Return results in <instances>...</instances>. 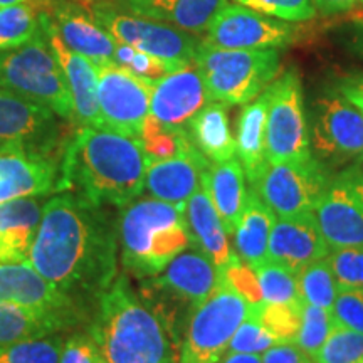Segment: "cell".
<instances>
[{
  "mask_svg": "<svg viewBox=\"0 0 363 363\" xmlns=\"http://www.w3.org/2000/svg\"><path fill=\"white\" fill-rule=\"evenodd\" d=\"M254 269L259 278L264 303H284V305L294 306L305 305L299 293L298 274H294L291 269L269 259Z\"/></svg>",
  "mask_w": 363,
  "mask_h": 363,
  "instance_id": "34",
  "label": "cell"
},
{
  "mask_svg": "<svg viewBox=\"0 0 363 363\" xmlns=\"http://www.w3.org/2000/svg\"><path fill=\"white\" fill-rule=\"evenodd\" d=\"M59 142L56 115L0 89V148H22L52 157Z\"/></svg>",
  "mask_w": 363,
  "mask_h": 363,
  "instance_id": "16",
  "label": "cell"
},
{
  "mask_svg": "<svg viewBox=\"0 0 363 363\" xmlns=\"http://www.w3.org/2000/svg\"><path fill=\"white\" fill-rule=\"evenodd\" d=\"M299 293L303 303L333 310L338 294V284L328 262V257L318 259L298 272Z\"/></svg>",
  "mask_w": 363,
  "mask_h": 363,
  "instance_id": "33",
  "label": "cell"
},
{
  "mask_svg": "<svg viewBox=\"0 0 363 363\" xmlns=\"http://www.w3.org/2000/svg\"><path fill=\"white\" fill-rule=\"evenodd\" d=\"M40 26L54 56L57 57L61 69L65 72L67 89H69L72 106H74V121L83 126L106 128L103 123L101 111H99L96 65L91 62L88 57L71 51L59 38L52 22H49L45 17H40Z\"/></svg>",
  "mask_w": 363,
  "mask_h": 363,
  "instance_id": "20",
  "label": "cell"
},
{
  "mask_svg": "<svg viewBox=\"0 0 363 363\" xmlns=\"http://www.w3.org/2000/svg\"><path fill=\"white\" fill-rule=\"evenodd\" d=\"M211 101L195 65L170 72L153 84L148 118L169 131H187L190 120Z\"/></svg>",
  "mask_w": 363,
  "mask_h": 363,
  "instance_id": "18",
  "label": "cell"
},
{
  "mask_svg": "<svg viewBox=\"0 0 363 363\" xmlns=\"http://www.w3.org/2000/svg\"><path fill=\"white\" fill-rule=\"evenodd\" d=\"M40 17L29 4L0 7V52L16 49L40 34Z\"/></svg>",
  "mask_w": 363,
  "mask_h": 363,
  "instance_id": "32",
  "label": "cell"
},
{
  "mask_svg": "<svg viewBox=\"0 0 363 363\" xmlns=\"http://www.w3.org/2000/svg\"><path fill=\"white\" fill-rule=\"evenodd\" d=\"M266 162H299L313 157L305 115V94L296 69L267 86Z\"/></svg>",
  "mask_w": 363,
  "mask_h": 363,
  "instance_id": "8",
  "label": "cell"
},
{
  "mask_svg": "<svg viewBox=\"0 0 363 363\" xmlns=\"http://www.w3.org/2000/svg\"><path fill=\"white\" fill-rule=\"evenodd\" d=\"M262 363H315L298 345L279 343L262 353Z\"/></svg>",
  "mask_w": 363,
  "mask_h": 363,
  "instance_id": "46",
  "label": "cell"
},
{
  "mask_svg": "<svg viewBox=\"0 0 363 363\" xmlns=\"http://www.w3.org/2000/svg\"><path fill=\"white\" fill-rule=\"evenodd\" d=\"M330 179L331 172L315 157L299 162H266L251 189L276 217H291L315 212Z\"/></svg>",
  "mask_w": 363,
  "mask_h": 363,
  "instance_id": "11",
  "label": "cell"
},
{
  "mask_svg": "<svg viewBox=\"0 0 363 363\" xmlns=\"http://www.w3.org/2000/svg\"><path fill=\"white\" fill-rule=\"evenodd\" d=\"M256 308L219 284L214 293L189 318L185 337L180 342L179 363H217L229 348L235 330Z\"/></svg>",
  "mask_w": 363,
  "mask_h": 363,
  "instance_id": "7",
  "label": "cell"
},
{
  "mask_svg": "<svg viewBox=\"0 0 363 363\" xmlns=\"http://www.w3.org/2000/svg\"><path fill=\"white\" fill-rule=\"evenodd\" d=\"M121 264L140 279L160 274L192 246L185 208L158 199L133 201L118 216Z\"/></svg>",
  "mask_w": 363,
  "mask_h": 363,
  "instance_id": "4",
  "label": "cell"
},
{
  "mask_svg": "<svg viewBox=\"0 0 363 363\" xmlns=\"http://www.w3.org/2000/svg\"><path fill=\"white\" fill-rule=\"evenodd\" d=\"M220 283L229 286L233 291H235L239 296H242L249 305L254 308H259L264 303L262 298V289L259 284V278H257L256 269L246 264L244 261L234 257L229 264L222 267L219 271Z\"/></svg>",
  "mask_w": 363,
  "mask_h": 363,
  "instance_id": "40",
  "label": "cell"
},
{
  "mask_svg": "<svg viewBox=\"0 0 363 363\" xmlns=\"http://www.w3.org/2000/svg\"><path fill=\"white\" fill-rule=\"evenodd\" d=\"M331 313L337 326L363 333V288H338Z\"/></svg>",
  "mask_w": 363,
  "mask_h": 363,
  "instance_id": "44",
  "label": "cell"
},
{
  "mask_svg": "<svg viewBox=\"0 0 363 363\" xmlns=\"http://www.w3.org/2000/svg\"><path fill=\"white\" fill-rule=\"evenodd\" d=\"M239 6L288 22H306L316 16L313 0H234Z\"/></svg>",
  "mask_w": 363,
  "mask_h": 363,
  "instance_id": "42",
  "label": "cell"
},
{
  "mask_svg": "<svg viewBox=\"0 0 363 363\" xmlns=\"http://www.w3.org/2000/svg\"><path fill=\"white\" fill-rule=\"evenodd\" d=\"M326 257L338 288H363V247L331 249Z\"/></svg>",
  "mask_w": 363,
  "mask_h": 363,
  "instance_id": "43",
  "label": "cell"
},
{
  "mask_svg": "<svg viewBox=\"0 0 363 363\" xmlns=\"http://www.w3.org/2000/svg\"><path fill=\"white\" fill-rule=\"evenodd\" d=\"M185 219L189 224L192 247L207 256L217 269L220 271L238 257L229 244V234L202 185L185 203Z\"/></svg>",
  "mask_w": 363,
  "mask_h": 363,
  "instance_id": "25",
  "label": "cell"
},
{
  "mask_svg": "<svg viewBox=\"0 0 363 363\" xmlns=\"http://www.w3.org/2000/svg\"><path fill=\"white\" fill-rule=\"evenodd\" d=\"M266 113L267 91L247 103L238 120L235 155L242 165L249 187L256 184L257 177L266 165Z\"/></svg>",
  "mask_w": 363,
  "mask_h": 363,
  "instance_id": "29",
  "label": "cell"
},
{
  "mask_svg": "<svg viewBox=\"0 0 363 363\" xmlns=\"http://www.w3.org/2000/svg\"><path fill=\"white\" fill-rule=\"evenodd\" d=\"M116 11L160 21L192 34L206 33L229 0H106Z\"/></svg>",
  "mask_w": 363,
  "mask_h": 363,
  "instance_id": "23",
  "label": "cell"
},
{
  "mask_svg": "<svg viewBox=\"0 0 363 363\" xmlns=\"http://www.w3.org/2000/svg\"><path fill=\"white\" fill-rule=\"evenodd\" d=\"M0 89L74 121L65 72L45 35L39 34L24 45L0 52Z\"/></svg>",
  "mask_w": 363,
  "mask_h": 363,
  "instance_id": "6",
  "label": "cell"
},
{
  "mask_svg": "<svg viewBox=\"0 0 363 363\" xmlns=\"http://www.w3.org/2000/svg\"><path fill=\"white\" fill-rule=\"evenodd\" d=\"M330 251L331 247L318 224L315 212L276 217L267 249L269 261L298 274L303 267L328 256Z\"/></svg>",
  "mask_w": 363,
  "mask_h": 363,
  "instance_id": "19",
  "label": "cell"
},
{
  "mask_svg": "<svg viewBox=\"0 0 363 363\" xmlns=\"http://www.w3.org/2000/svg\"><path fill=\"white\" fill-rule=\"evenodd\" d=\"M59 363H108L88 333H74L62 345Z\"/></svg>",
  "mask_w": 363,
  "mask_h": 363,
  "instance_id": "45",
  "label": "cell"
},
{
  "mask_svg": "<svg viewBox=\"0 0 363 363\" xmlns=\"http://www.w3.org/2000/svg\"><path fill=\"white\" fill-rule=\"evenodd\" d=\"M352 51L363 59V17H358L350 24Z\"/></svg>",
  "mask_w": 363,
  "mask_h": 363,
  "instance_id": "49",
  "label": "cell"
},
{
  "mask_svg": "<svg viewBox=\"0 0 363 363\" xmlns=\"http://www.w3.org/2000/svg\"><path fill=\"white\" fill-rule=\"evenodd\" d=\"M315 216L331 249L363 247V169L360 165L347 167L331 175Z\"/></svg>",
  "mask_w": 363,
  "mask_h": 363,
  "instance_id": "12",
  "label": "cell"
},
{
  "mask_svg": "<svg viewBox=\"0 0 363 363\" xmlns=\"http://www.w3.org/2000/svg\"><path fill=\"white\" fill-rule=\"evenodd\" d=\"M65 330L67 326L62 321L12 303H0V345L49 337Z\"/></svg>",
  "mask_w": 363,
  "mask_h": 363,
  "instance_id": "31",
  "label": "cell"
},
{
  "mask_svg": "<svg viewBox=\"0 0 363 363\" xmlns=\"http://www.w3.org/2000/svg\"><path fill=\"white\" fill-rule=\"evenodd\" d=\"M52 26L71 51L88 57L96 66L115 62L116 39L98 24L93 13L78 7H65L57 11Z\"/></svg>",
  "mask_w": 363,
  "mask_h": 363,
  "instance_id": "26",
  "label": "cell"
},
{
  "mask_svg": "<svg viewBox=\"0 0 363 363\" xmlns=\"http://www.w3.org/2000/svg\"><path fill=\"white\" fill-rule=\"evenodd\" d=\"M217 363H262V355H254V353L225 352Z\"/></svg>",
  "mask_w": 363,
  "mask_h": 363,
  "instance_id": "50",
  "label": "cell"
},
{
  "mask_svg": "<svg viewBox=\"0 0 363 363\" xmlns=\"http://www.w3.org/2000/svg\"><path fill=\"white\" fill-rule=\"evenodd\" d=\"M115 65H118L123 69L133 72L138 78L147 79L150 83H157L162 78H165L170 72L182 69V65L177 62L165 61V59L152 56L138 49L131 48V45L118 43L116 51H115Z\"/></svg>",
  "mask_w": 363,
  "mask_h": 363,
  "instance_id": "37",
  "label": "cell"
},
{
  "mask_svg": "<svg viewBox=\"0 0 363 363\" xmlns=\"http://www.w3.org/2000/svg\"><path fill=\"white\" fill-rule=\"evenodd\" d=\"M118 222L72 192L45 201L29 262L72 299L98 298L116 279Z\"/></svg>",
  "mask_w": 363,
  "mask_h": 363,
  "instance_id": "1",
  "label": "cell"
},
{
  "mask_svg": "<svg viewBox=\"0 0 363 363\" xmlns=\"http://www.w3.org/2000/svg\"><path fill=\"white\" fill-rule=\"evenodd\" d=\"M310 147L326 169H337L363 155V115L338 89L316 99L311 113Z\"/></svg>",
  "mask_w": 363,
  "mask_h": 363,
  "instance_id": "9",
  "label": "cell"
},
{
  "mask_svg": "<svg viewBox=\"0 0 363 363\" xmlns=\"http://www.w3.org/2000/svg\"><path fill=\"white\" fill-rule=\"evenodd\" d=\"M91 13L98 24L116 39V43L131 45L138 51L182 66L194 65L201 39L192 33L165 22L116 11L106 0L94 4Z\"/></svg>",
  "mask_w": 363,
  "mask_h": 363,
  "instance_id": "10",
  "label": "cell"
},
{
  "mask_svg": "<svg viewBox=\"0 0 363 363\" xmlns=\"http://www.w3.org/2000/svg\"><path fill=\"white\" fill-rule=\"evenodd\" d=\"M211 162L195 148L190 138L177 155L150 162L145 189L150 197L185 208V203L202 185V174Z\"/></svg>",
  "mask_w": 363,
  "mask_h": 363,
  "instance_id": "21",
  "label": "cell"
},
{
  "mask_svg": "<svg viewBox=\"0 0 363 363\" xmlns=\"http://www.w3.org/2000/svg\"><path fill=\"white\" fill-rule=\"evenodd\" d=\"M0 303L54 318L67 328L79 321L74 299L40 276L30 262H0Z\"/></svg>",
  "mask_w": 363,
  "mask_h": 363,
  "instance_id": "15",
  "label": "cell"
},
{
  "mask_svg": "<svg viewBox=\"0 0 363 363\" xmlns=\"http://www.w3.org/2000/svg\"><path fill=\"white\" fill-rule=\"evenodd\" d=\"M279 345L278 340L271 335V331L261 323L256 311H252L239 328L235 330L233 340H230L227 352L235 353H254V355H262L269 348Z\"/></svg>",
  "mask_w": 363,
  "mask_h": 363,
  "instance_id": "41",
  "label": "cell"
},
{
  "mask_svg": "<svg viewBox=\"0 0 363 363\" xmlns=\"http://www.w3.org/2000/svg\"><path fill=\"white\" fill-rule=\"evenodd\" d=\"M44 203L40 197L0 203V262H29Z\"/></svg>",
  "mask_w": 363,
  "mask_h": 363,
  "instance_id": "24",
  "label": "cell"
},
{
  "mask_svg": "<svg viewBox=\"0 0 363 363\" xmlns=\"http://www.w3.org/2000/svg\"><path fill=\"white\" fill-rule=\"evenodd\" d=\"M337 89L363 115V74L347 76L340 81Z\"/></svg>",
  "mask_w": 363,
  "mask_h": 363,
  "instance_id": "47",
  "label": "cell"
},
{
  "mask_svg": "<svg viewBox=\"0 0 363 363\" xmlns=\"http://www.w3.org/2000/svg\"><path fill=\"white\" fill-rule=\"evenodd\" d=\"M313 4H315L316 11L325 13V16L363 9V0H313Z\"/></svg>",
  "mask_w": 363,
  "mask_h": 363,
  "instance_id": "48",
  "label": "cell"
},
{
  "mask_svg": "<svg viewBox=\"0 0 363 363\" xmlns=\"http://www.w3.org/2000/svg\"><path fill=\"white\" fill-rule=\"evenodd\" d=\"M296 22L276 19L252 9L227 4L206 30V43L222 49H283L296 43Z\"/></svg>",
  "mask_w": 363,
  "mask_h": 363,
  "instance_id": "13",
  "label": "cell"
},
{
  "mask_svg": "<svg viewBox=\"0 0 363 363\" xmlns=\"http://www.w3.org/2000/svg\"><path fill=\"white\" fill-rule=\"evenodd\" d=\"M335 328H337V321L331 310L305 303L301 308V325H299L296 345L315 360L318 352L321 350Z\"/></svg>",
  "mask_w": 363,
  "mask_h": 363,
  "instance_id": "35",
  "label": "cell"
},
{
  "mask_svg": "<svg viewBox=\"0 0 363 363\" xmlns=\"http://www.w3.org/2000/svg\"><path fill=\"white\" fill-rule=\"evenodd\" d=\"M98 67V101L103 123L118 133L140 138L150 115L153 84L115 62Z\"/></svg>",
  "mask_w": 363,
  "mask_h": 363,
  "instance_id": "14",
  "label": "cell"
},
{
  "mask_svg": "<svg viewBox=\"0 0 363 363\" xmlns=\"http://www.w3.org/2000/svg\"><path fill=\"white\" fill-rule=\"evenodd\" d=\"M313 362L363 363V333L337 326Z\"/></svg>",
  "mask_w": 363,
  "mask_h": 363,
  "instance_id": "39",
  "label": "cell"
},
{
  "mask_svg": "<svg viewBox=\"0 0 363 363\" xmlns=\"http://www.w3.org/2000/svg\"><path fill=\"white\" fill-rule=\"evenodd\" d=\"M148 165L142 138L83 126L66 145L56 192L123 208L143 192Z\"/></svg>",
  "mask_w": 363,
  "mask_h": 363,
  "instance_id": "2",
  "label": "cell"
},
{
  "mask_svg": "<svg viewBox=\"0 0 363 363\" xmlns=\"http://www.w3.org/2000/svg\"><path fill=\"white\" fill-rule=\"evenodd\" d=\"M301 308L284 303H262L256 308V315L279 343L296 345L301 325Z\"/></svg>",
  "mask_w": 363,
  "mask_h": 363,
  "instance_id": "38",
  "label": "cell"
},
{
  "mask_svg": "<svg viewBox=\"0 0 363 363\" xmlns=\"http://www.w3.org/2000/svg\"><path fill=\"white\" fill-rule=\"evenodd\" d=\"M21 2H26V0H0V7L13 6V4H21Z\"/></svg>",
  "mask_w": 363,
  "mask_h": 363,
  "instance_id": "51",
  "label": "cell"
},
{
  "mask_svg": "<svg viewBox=\"0 0 363 363\" xmlns=\"http://www.w3.org/2000/svg\"><path fill=\"white\" fill-rule=\"evenodd\" d=\"M59 169L52 157L22 148H0V203L56 192Z\"/></svg>",
  "mask_w": 363,
  "mask_h": 363,
  "instance_id": "22",
  "label": "cell"
},
{
  "mask_svg": "<svg viewBox=\"0 0 363 363\" xmlns=\"http://www.w3.org/2000/svg\"><path fill=\"white\" fill-rule=\"evenodd\" d=\"M62 345L65 340L59 333L0 345V363H59Z\"/></svg>",
  "mask_w": 363,
  "mask_h": 363,
  "instance_id": "36",
  "label": "cell"
},
{
  "mask_svg": "<svg viewBox=\"0 0 363 363\" xmlns=\"http://www.w3.org/2000/svg\"><path fill=\"white\" fill-rule=\"evenodd\" d=\"M187 133L195 148L212 163L230 160L238 152L224 103L208 101L190 120Z\"/></svg>",
  "mask_w": 363,
  "mask_h": 363,
  "instance_id": "30",
  "label": "cell"
},
{
  "mask_svg": "<svg viewBox=\"0 0 363 363\" xmlns=\"http://www.w3.org/2000/svg\"><path fill=\"white\" fill-rule=\"evenodd\" d=\"M276 214L254 189L249 187L247 201L234 230L235 254L240 261L257 267L267 261V249Z\"/></svg>",
  "mask_w": 363,
  "mask_h": 363,
  "instance_id": "28",
  "label": "cell"
},
{
  "mask_svg": "<svg viewBox=\"0 0 363 363\" xmlns=\"http://www.w3.org/2000/svg\"><path fill=\"white\" fill-rule=\"evenodd\" d=\"M88 335L108 363H179L175 333L136 296L126 274L99 294Z\"/></svg>",
  "mask_w": 363,
  "mask_h": 363,
  "instance_id": "3",
  "label": "cell"
},
{
  "mask_svg": "<svg viewBox=\"0 0 363 363\" xmlns=\"http://www.w3.org/2000/svg\"><path fill=\"white\" fill-rule=\"evenodd\" d=\"M202 187L216 207L227 234H234L247 201L246 174L239 158L234 157L220 163L211 162L202 174Z\"/></svg>",
  "mask_w": 363,
  "mask_h": 363,
  "instance_id": "27",
  "label": "cell"
},
{
  "mask_svg": "<svg viewBox=\"0 0 363 363\" xmlns=\"http://www.w3.org/2000/svg\"><path fill=\"white\" fill-rule=\"evenodd\" d=\"M143 291L160 294L192 311L202 305L220 284L219 269L197 249L180 252L160 274L142 279Z\"/></svg>",
  "mask_w": 363,
  "mask_h": 363,
  "instance_id": "17",
  "label": "cell"
},
{
  "mask_svg": "<svg viewBox=\"0 0 363 363\" xmlns=\"http://www.w3.org/2000/svg\"><path fill=\"white\" fill-rule=\"evenodd\" d=\"M194 65L201 72L211 101L227 106L247 104L278 78V49H222L201 40Z\"/></svg>",
  "mask_w": 363,
  "mask_h": 363,
  "instance_id": "5",
  "label": "cell"
}]
</instances>
